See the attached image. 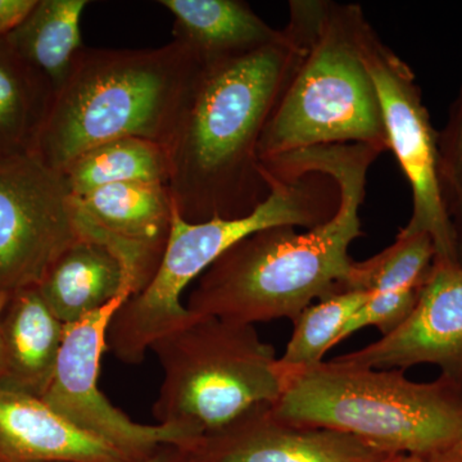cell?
Segmentation results:
<instances>
[{
  "label": "cell",
  "mask_w": 462,
  "mask_h": 462,
  "mask_svg": "<svg viewBox=\"0 0 462 462\" xmlns=\"http://www.w3.org/2000/svg\"><path fill=\"white\" fill-rule=\"evenodd\" d=\"M383 152L338 144L278 157L291 171L329 178L338 194L336 212L312 229L282 225L240 239L197 279L185 307L240 324L293 321L306 307L346 291L355 263L349 248L363 236L367 173Z\"/></svg>",
  "instance_id": "obj_1"
},
{
  "label": "cell",
  "mask_w": 462,
  "mask_h": 462,
  "mask_svg": "<svg viewBox=\"0 0 462 462\" xmlns=\"http://www.w3.org/2000/svg\"><path fill=\"white\" fill-rule=\"evenodd\" d=\"M293 53L284 32L281 42L242 56L199 57L163 145L167 187L185 221L245 217L269 196L258 148Z\"/></svg>",
  "instance_id": "obj_2"
},
{
  "label": "cell",
  "mask_w": 462,
  "mask_h": 462,
  "mask_svg": "<svg viewBox=\"0 0 462 462\" xmlns=\"http://www.w3.org/2000/svg\"><path fill=\"white\" fill-rule=\"evenodd\" d=\"M363 8L330 0H291L284 32L294 53L267 120L263 161L325 145L389 151L378 94L360 48Z\"/></svg>",
  "instance_id": "obj_3"
},
{
  "label": "cell",
  "mask_w": 462,
  "mask_h": 462,
  "mask_svg": "<svg viewBox=\"0 0 462 462\" xmlns=\"http://www.w3.org/2000/svg\"><path fill=\"white\" fill-rule=\"evenodd\" d=\"M272 409L282 420L340 431L387 455L462 462V387L443 376L416 383L403 370L322 361L285 375Z\"/></svg>",
  "instance_id": "obj_4"
},
{
  "label": "cell",
  "mask_w": 462,
  "mask_h": 462,
  "mask_svg": "<svg viewBox=\"0 0 462 462\" xmlns=\"http://www.w3.org/2000/svg\"><path fill=\"white\" fill-rule=\"evenodd\" d=\"M199 66V54L176 41L149 50L85 47L54 96L33 154L60 172L116 139L165 145Z\"/></svg>",
  "instance_id": "obj_5"
},
{
  "label": "cell",
  "mask_w": 462,
  "mask_h": 462,
  "mask_svg": "<svg viewBox=\"0 0 462 462\" xmlns=\"http://www.w3.org/2000/svg\"><path fill=\"white\" fill-rule=\"evenodd\" d=\"M270 193L251 214L224 220L189 223L173 211L171 233L153 281L125 300L109 322L107 349L125 364L143 363L161 337L189 320L181 302L188 285L226 249L266 227L312 229L329 220L338 205L336 185L321 173H288L264 169Z\"/></svg>",
  "instance_id": "obj_6"
},
{
  "label": "cell",
  "mask_w": 462,
  "mask_h": 462,
  "mask_svg": "<svg viewBox=\"0 0 462 462\" xmlns=\"http://www.w3.org/2000/svg\"><path fill=\"white\" fill-rule=\"evenodd\" d=\"M163 379L153 404L158 424L214 433L260 404H273L284 388L278 356L254 325L191 314L158 338Z\"/></svg>",
  "instance_id": "obj_7"
},
{
  "label": "cell",
  "mask_w": 462,
  "mask_h": 462,
  "mask_svg": "<svg viewBox=\"0 0 462 462\" xmlns=\"http://www.w3.org/2000/svg\"><path fill=\"white\" fill-rule=\"evenodd\" d=\"M360 48L378 94L389 151L393 152L411 188V217L398 234H428L433 240L437 260L455 263L440 180L438 132L422 102L415 74L382 41L367 18L360 27Z\"/></svg>",
  "instance_id": "obj_8"
},
{
  "label": "cell",
  "mask_w": 462,
  "mask_h": 462,
  "mask_svg": "<svg viewBox=\"0 0 462 462\" xmlns=\"http://www.w3.org/2000/svg\"><path fill=\"white\" fill-rule=\"evenodd\" d=\"M129 294L66 325L56 372L42 401L79 430L105 440L130 460L142 461L166 446L189 451L199 434L176 425H145L116 409L99 391L103 352L107 349L109 322Z\"/></svg>",
  "instance_id": "obj_9"
},
{
  "label": "cell",
  "mask_w": 462,
  "mask_h": 462,
  "mask_svg": "<svg viewBox=\"0 0 462 462\" xmlns=\"http://www.w3.org/2000/svg\"><path fill=\"white\" fill-rule=\"evenodd\" d=\"M81 238L62 173L33 153L0 158V291L38 287Z\"/></svg>",
  "instance_id": "obj_10"
},
{
  "label": "cell",
  "mask_w": 462,
  "mask_h": 462,
  "mask_svg": "<svg viewBox=\"0 0 462 462\" xmlns=\"http://www.w3.org/2000/svg\"><path fill=\"white\" fill-rule=\"evenodd\" d=\"M81 236L123 263L132 297L153 281L171 233L173 200L165 184H117L72 197Z\"/></svg>",
  "instance_id": "obj_11"
},
{
  "label": "cell",
  "mask_w": 462,
  "mask_h": 462,
  "mask_svg": "<svg viewBox=\"0 0 462 462\" xmlns=\"http://www.w3.org/2000/svg\"><path fill=\"white\" fill-rule=\"evenodd\" d=\"M334 361L378 370H406L431 364L440 376L462 387V270L434 261L411 314L391 333Z\"/></svg>",
  "instance_id": "obj_12"
},
{
  "label": "cell",
  "mask_w": 462,
  "mask_h": 462,
  "mask_svg": "<svg viewBox=\"0 0 462 462\" xmlns=\"http://www.w3.org/2000/svg\"><path fill=\"white\" fill-rule=\"evenodd\" d=\"M190 462H389L391 456L357 438L285 421L260 404L187 451Z\"/></svg>",
  "instance_id": "obj_13"
},
{
  "label": "cell",
  "mask_w": 462,
  "mask_h": 462,
  "mask_svg": "<svg viewBox=\"0 0 462 462\" xmlns=\"http://www.w3.org/2000/svg\"><path fill=\"white\" fill-rule=\"evenodd\" d=\"M436 256L428 234H398L396 242L376 256L364 263L355 261L346 289L366 291L370 298L346 322L338 345L364 328H376L385 336L400 327L418 305Z\"/></svg>",
  "instance_id": "obj_14"
},
{
  "label": "cell",
  "mask_w": 462,
  "mask_h": 462,
  "mask_svg": "<svg viewBox=\"0 0 462 462\" xmlns=\"http://www.w3.org/2000/svg\"><path fill=\"white\" fill-rule=\"evenodd\" d=\"M0 462L135 461L79 430L41 398L0 389Z\"/></svg>",
  "instance_id": "obj_15"
},
{
  "label": "cell",
  "mask_w": 462,
  "mask_h": 462,
  "mask_svg": "<svg viewBox=\"0 0 462 462\" xmlns=\"http://www.w3.org/2000/svg\"><path fill=\"white\" fill-rule=\"evenodd\" d=\"M65 330L38 288L12 293L2 319L5 370L0 389L42 400L56 372Z\"/></svg>",
  "instance_id": "obj_16"
},
{
  "label": "cell",
  "mask_w": 462,
  "mask_h": 462,
  "mask_svg": "<svg viewBox=\"0 0 462 462\" xmlns=\"http://www.w3.org/2000/svg\"><path fill=\"white\" fill-rule=\"evenodd\" d=\"M36 288L65 325L98 311L121 294L132 297L123 263L105 245L85 238L54 261Z\"/></svg>",
  "instance_id": "obj_17"
},
{
  "label": "cell",
  "mask_w": 462,
  "mask_h": 462,
  "mask_svg": "<svg viewBox=\"0 0 462 462\" xmlns=\"http://www.w3.org/2000/svg\"><path fill=\"white\" fill-rule=\"evenodd\" d=\"M173 17L175 41L203 58L242 56L284 38L242 0H160Z\"/></svg>",
  "instance_id": "obj_18"
},
{
  "label": "cell",
  "mask_w": 462,
  "mask_h": 462,
  "mask_svg": "<svg viewBox=\"0 0 462 462\" xmlns=\"http://www.w3.org/2000/svg\"><path fill=\"white\" fill-rule=\"evenodd\" d=\"M88 0H38L26 20L5 41L50 83L54 96L69 80L85 45L81 17Z\"/></svg>",
  "instance_id": "obj_19"
},
{
  "label": "cell",
  "mask_w": 462,
  "mask_h": 462,
  "mask_svg": "<svg viewBox=\"0 0 462 462\" xmlns=\"http://www.w3.org/2000/svg\"><path fill=\"white\" fill-rule=\"evenodd\" d=\"M54 91L0 38V158L33 153Z\"/></svg>",
  "instance_id": "obj_20"
},
{
  "label": "cell",
  "mask_w": 462,
  "mask_h": 462,
  "mask_svg": "<svg viewBox=\"0 0 462 462\" xmlns=\"http://www.w3.org/2000/svg\"><path fill=\"white\" fill-rule=\"evenodd\" d=\"M72 197L117 184H169L163 144L142 138L116 139L84 152L60 171Z\"/></svg>",
  "instance_id": "obj_21"
},
{
  "label": "cell",
  "mask_w": 462,
  "mask_h": 462,
  "mask_svg": "<svg viewBox=\"0 0 462 462\" xmlns=\"http://www.w3.org/2000/svg\"><path fill=\"white\" fill-rule=\"evenodd\" d=\"M370 294L346 289L306 307L293 320L294 329L278 366L285 375L314 367L338 345L346 322L369 300Z\"/></svg>",
  "instance_id": "obj_22"
},
{
  "label": "cell",
  "mask_w": 462,
  "mask_h": 462,
  "mask_svg": "<svg viewBox=\"0 0 462 462\" xmlns=\"http://www.w3.org/2000/svg\"><path fill=\"white\" fill-rule=\"evenodd\" d=\"M438 153L443 193L462 190V84L446 126L438 133Z\"/></svg>",
  "instance_id": "obj_23"
},
{
  "label": "cell",
  "mask_w": 462,
  "mask_h": 462,
  "mask_svg": "<svg viewBox=\"0 0 462 462\" xmlns=\"http://www.w3.org/2000/svg\"><path fill=\"white\" fill-rule=\"evenodd\" d=\"M36 5L38 0H0V38L14 32Z\"/></svg>",
  "instance_id": "obj_24"
},
{
  "label": "cell",
  "mask_w": 462,
  "mask_h": 462,
  "mask_svg": "<svg viewBox=\"0 0 462 462\" xmlns=\"http://www.w3.org/2000/svg\"><path fill=\"white\" fill-rule=\"evenodd\" d=\"M443 196L451 226L454 261L462 270V190L446 191Z\"/></svg>",
  "instance_id": "obj_25"
},
{
  "label": "cell",
  "mask_w": 462,
  "mask_h": 462,
  "mask_svg": "<svg viewBox=\"0 0 462 462\" xmlns=\"http://www.w3.org/2000/svg\"><path fill=\"white\" fill-rule=\"evenodd\" d=\"M138 462H190L189 456L185 449L179 448V447L166 446L158 449L156 454L152 455L151 457Z\"/></svg>",
  "instance_id": "obj_26"
},
{
  "label": "cell",
  "mask_w": 462,
  "mask_h": 462,
  "mask_svg": "<svg viewBox=\"0 0 462 462\" xmlns=\"http://www.w3.org/2000/svg\"><path fill=\"white\" fill-rule=\"evenodd\" d=\"M9 297L11 294L7 291H0V379H2L3 370H5V349H3V336H2V319L5 314V307L8 305Z\"/></svg>",
  "instance_id": "obj_27"
},
{
  "label": "cell",
  "mask_w": 462,
  "mask_h": 462,
  "mask_svg": "<svg viewBox=\"0 0 462 462\" xmlns=\"http://www.w3.org/2000/svg\"><path fill=\"white\" fill-rule=\"evenodd\" d=\"M389 462H421L418 460V458L410 457V456H398V457H394L393 460Z\"/></svg>",
  "instance_id": "obj_28"
}]
</instances>
